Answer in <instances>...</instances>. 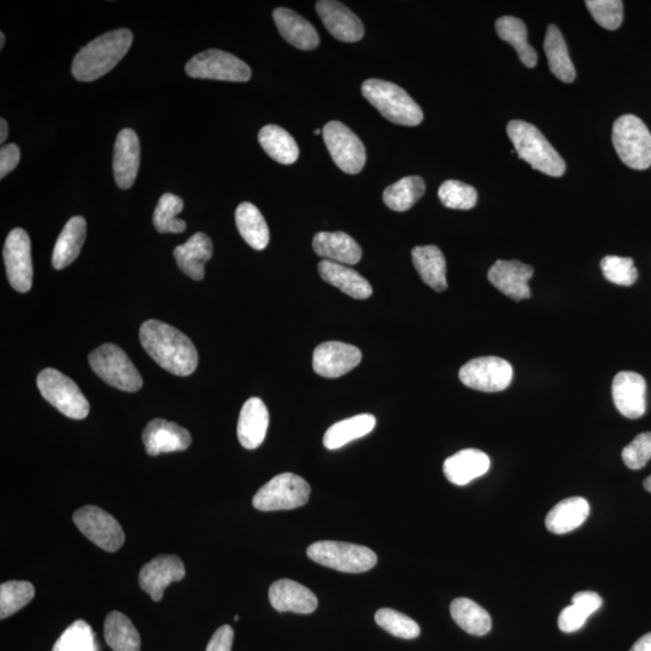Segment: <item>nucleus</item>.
Listing matches in <instances>:
<instances>
[{"instance_id":"obj_1","label":"nucleus","mask_w":651,"mask_h":651,"mask_svg":"<svg viewBox=\"0 0 651 651\" xmlns=\"http://www.w3.org/2000/svg\"><path fill=\"white\" fill-rule=\"evenodd\" d=\"M139 338L146 353L167 372L187 377L196 371V346L178 328L158 320L145 321L140 327Z\"/></svg>"},{"instance_id":"obj_2","label":"nucleus","mask_w":651,"mask_h":651,"mask_svg":"<svg viewBox=\"0 0 651 651\" xmlns=\"http://www.w3.org/2000/svg\"><path fill=\"white\" fill-rule=\"evenodd\" d=\"M133 43V34L128 29L108 32L82 48L75 56L72 73L76 80L91 82L102 78L120 63Z\"/></svg>"},{"instance_id":"obj_3","label":"nucleus","mask_w":651,"mask_h":651,"mask_svg":"<svg viewBox=\"0 0 651 651\" xmlns=\"http://www.w3.org/2000/svg\"><path fill=\"white\" fill-rule=\"evenodd\" d=\"M507 133L516 154L531 167L549 177L560 178L566 172V163L549 140L536 126L529 122L513 120L508 123Z\"/></svg>"},{"instance_id":"obj_4","label":"nucleus","mask_w":651,"mask_h":651,"mask_svg":"<svg viewBox=\"0 0 651 651\" xmlns=\"http://www.w3.org/2000/svg\"><path fill=\"white\" fill-rule=\"evenodd\" d=\"M362 95L387 121L414 127L424 120L421 108L402 87L392 82L369 79L363 82Z\"/></svg>"},{"instance_id":"obj_5","label":"nucleus","mask_w":651,"mask_h":651,"mask_svg":"<svg viewBox=\"0 0 651 651\" xmlns=\"http://www.w3.org/2000/svg\"><path fill=\"white\" fill-rule=\"evenodd\" d=\"M613 145L627 167L645 170L651 167V133L635 115H624L614 122Z\"/></svg>"},{"instance_id":"obj_6","label":"nucleus","mask_w":651,"mask_h":651,"mask_svg":"<svg viewBox=\"0 0 651 651\" xmlns=\"http://www.w3.org/2000/svg\"><path fill=\"white\" fill-rule=\"evenodd\" d=\"M90 366L99 378L125 392H137L143 378L125 351L115 344H103L89 356Z\"/></svg>"},{"instance_id":"obj_7","label":"nucleus","mask_w":651,"mask_h":651,"mask_svg":"<svg viewBox=\"0 0 651 651\" xmlns=\"http://www.w3.org/2000/svg\"><path fill=\"white\" fill-rule=\"evenodd\" d=\"M307 555L319 565L344 573L368 572L378 563L373 550L343 542H316L310 545Z\"/></svg>"},{"instance_id":"obj_8","label":"nucleus","mask_w":651,"mask_h":651,"mask_svg":"<svg viewBox=\"0 0 651 651\" xmlns=\"http://www.w3.org/2000/svg\"><path fill=\"white\" fill-rule=\"evenodd\" d=\"M41 396L58 412L70 419L82 420L90 413V403L74 381L54 368H46L37 378Z\"/></svg>"},{"instance_id":"obj_9","label":"nucleus","mask_w":651,"mask_h":651,"mask_svg":"<svg viewBox=\"0 0 651 651\" xmlns=\"http://www.w3.org/2000/svg\"><path fill=\"white\" fill-rule=\"evenodd\" d=\"M310 491L309 484L299 475L283 473L262 486L252 504L261 512L296 509L306 506Z\"/></svg>"},{"instance_id":"obj_10","label":"nucleus","mask_w":651,"mask_h":651,"mask_svg":"<svg viewBox=\"0 0 651 651\" xmlns=\"http://www.w3.org/2000/svg\"><path fill=\"white\" fill-rule=\"evenodd\" d=\"M186 73L195 79L246 82L251 79V69L230 52L207 50L193 56L186 64Z\"/></svg>"},{"instance_id":"obj_11","label":"nucleus","mask_w":651,"mask_h":651,"mask_svg":"<svg viewBox=\"0 0 651 651\" xmlns=\"http://www.w3.org/2000/svg\"><path fill=\"white\" fill-rule=\"evenodd\" d=\"M325 144L334 163L346 174H359L366 166V149L361 139L339 121L328 122L322 129Z\"/></svg>"},{"instance_id":"obj_12","label":"nucleus","mask_w":651,"mask_h":651,"mask_svg":"<svg viewBox=\"0 0 651 651\" xmlns=\"http://www.w3.org/2000/svg\"><path fill=\"white\" fill-rule=\"evenodd\" d=\"M73 521L79 531L97 547L115 553L125 543V532L114 516L96 506L76 510Z\"/></svg>"},{"instance_id":"obj_13","label":"nucleus","mask_w":651,"mask_h":651,"mask_svg":"<svg viewBox=\"0 0 651 651\" xmlns=\"http://www.w3.org/2000/svg\"><path fill=\"white\" fill-rule=\"evenodd\" d=\"M460 380L469 389L482 392H501L513 380V367L496 356L478 357L460 369Z\"/></svg>"},{"instance_id":"obj_14","label":"nucleus","mask_w":651,"mask_h":651,"mask_svg":"<svg viewBox=\"0 0 651 651\" xmlns=\"http://www.w3.org/2000/svg\"><path fill=\"white\" fill-rule=\"evenodd\" d=\"M4 262L8 280L17 292H28L33 283L31 238L22 228L9 233L4 245Z\"/></svg>"},{"instance_id":"obj_15","label":"nucleus","mask_w":651,"mask_h":651,"mask_svg":"<svg viewBox=\"0 0 651 651\" xmlns=\"http://www.w3.org/2000/svg\"><path fill=\"white\" fill-rule=\"evenodd\" d=\"M185 574V565L179 556L160 555L142 568L139 573V585L152 600L160 602L164 590L170 584L183 580Z\"/></svg>"},{"instance_id":"obj_16","label":"nucleus","mask_w":651,"mask_h":651,"mask_svg":"<svg viewBox=\"0 0 651 651\" xmlns=\"http://www.w3.org/2000/svg\"><path fill=\"white\" fill-rule=\"evenodd\" d=\"M362 353L354 345L340 342L322 343L314 350L313 368L324 378H339L360 365Z\"/></svg>"},{"instance_id":"obj_17","label":"nucleus","mask_w":651,"mask_h":651,"mask_svg":"<svg viewBox=\"0 0 651 651\" xmlns=\"http://www.w3.org/2000/svg\"><path fill=\"white\" fill-rule=\"evenodd\" d=\"M615 407L625 418L636 420L647 412V381L635 372H620L612 385Z\"/></svg>"},{"instance_id":"obj_18","label":"nucleus","mask_w":651,"mask_h":651,"mask_svg":"<svg viewBox=\"0 0 651 651\" xmlns=\"http://www.w3.org/2000/svg\"><path fill=\"white\" fill-rule=\"evenodd\" d=\"M533 272V268L523 262L498 260L490 268L488 278L503 295L520 302L531 297L529 281Z\"/></svg>"},{"instance_id":"obj_19","label":"nucleus","mask_w":651,"mask_h":651,"mask_svg":"<svg viewBox=\"0 0 651 651\" xmlns=\"http://www.w3.org/2000/svg\"><path fill=\"white\" fill-rule=\"evenodd\" d=\"M142 437L146 453L150 456L184 451L192 443L191 434L186 428L163 419L150 421Z\"/></svg>"},{"instance_id":"obj_20","label":"nucleus","mask_w":651,"mask_h":651,"mask_svg":"<svg viewBox=\"0 0 651 651\" xmlns=\"http://www.w3.org/2000/svg\"><path fill=\"white\" fill-rule=\"evenodd\" d=\"M316 11L327 31L344 43H357L365 35L359 17L336 0H320L316 3Z\"/></svg>"},{"instance_id":"obj_21","label":"nucleus","mask_w":651,"mask_h":651,"mask_svg":"<svg viewBox=\"0 0 651 651\" xmlns=\"http://www.w3.org/2000/svg\"><path fill=\"white\" fill-rule=\"evenodd\" d=\"M140 164V144L137 133L125 128L117 134L114 146V175L117 186L131 189L137 179Z\"/></svg>"},{"instance_id":"obj_22","label":"nucleus","mask_w":651,"mask_h":651,"mask_svg":"<svg viewBox=\"0 0 651 651\" xmlns=\"http://www.w3.org/2000/svg\"><path fill=\"white\" fill-rule=\"evenodd\" d=\"M269 601L275 611L312 614L318 608V598L306 586L290 579H281L269 589Z\"/></svg>"},{"instance_id":"obj_23","label":"nucleus","mask_w":651,"mask_h":651,"mask_svg":"<svg viewBox=\"0 0 651 651\" xmlns=\"http://www.w3.org/2000/svg\"><path fill=\"white\" fill-rule=\"evenodd\" d=\"M269 426V413L260 398L252 397L244 403L238 421V439L243 448L255 450L265 442Z\"/></svg>"},{"instance_id":"obj_24","label":"nucleus","mask_w":651,"mask_h":651,"mask_svg":"<svg viewBox=\"0 0 651 651\" xmlns=\"http://www.w3.org/2000/svg\"><path fill=\"white\" fill-rule=\"evenodd\" d=\"M273 19L278 31L287 43L303 51H312L318 48L320 38L312 23L304 19L295 11L287 8L274 10Z\"/></svg>"},{"instance_id":"obj_25","label":"nucleus","mask_w":651,"mask_h":651,"mask_svg":"<svg viewBox=\"0 0 651 651\" xmlns=\"http://www.w3.org/2000/svg\"><path fill=\"white\" fill-rule=\"evenodd\" d=\"M490 457L478 449H465L444 462L443 471L451 484L463 486L489 472Z\"/></svg>"},{"instance_id":"obj_26","label":"nucleus","mask_w":651,"mask_h":651,"mask_svg":"<svg viewBox=\"0 0 651 651\" xmlns=\"http://www.w3.org/2000/svg\"><path fill=\"white\" fill-rule=\"evenodd\" d=\"M313 249L324 260L340 265H357L362 249L354 238L344 232H320L313 239Z\"/></svg>"},{"instance_id":"obj_27","label":"nucleus","mask_w":651,"mask_h":651,"mask_svg":"<svg viewBox=\"0 0 651 651\" xmlns=\"http://www.w3.org/2000/svg\"><path fill=\"white\" fill-rule=\"evenodd\" d=\"M178 267L193 280L204 279V266L213 256V243L207 234L196 233L173 252Z\"/></svg>"},{"instance_id":"obj_28","label":"nucleus","mask_w":651,"mask_h":651,"mask_svg":"<svg viewBox=\"0 0 651 651\" xmlns=\"http://www.w3.org/2000/svg\"><path fill=\"white\" fill-rule=\"evenodd\" d=\"M412 256L414 267L426 285L437 292L448 289L447 262L438 246H416Z\"/></svg>"},{"instance_id":"obj_29","label":"nucleus","mask_w":651,"mask_h":651,"mask_svg":"<svg viewBox=\"0 0 651 651\" xmlns=\"http://www.w3.org/2000/svg\"><path fill=\"white\" fill-rule=\"evenodd\" d=\"M319 273L326 283L337 287L345 295L355 299H367L372 296L371 284L353 268L340 265V263L322 260L319 263Z\"/></svg>"},{"instance_id":"obj_30","label":"nucleus","mask_w":651,"mask_h":651,"mask_svg":"<svg viewBox=\"0 0 651 651\" xmlns=\"http://www.w3.org/2000/svg\"><path fill=\"white\" fill-rule=\"evenodd\" d=\"M590 504L583 497H571L557 503L545 519V526L555 535L577 530L589 518Z\"/></svg>"},{"instance_id":"obj_31","label":"nucleus","mask_w":651,"mask_h":651,"mask_svg":"<svg viewBox=\"0 0 651 651\" xmlns=\"http://www.w3.org/2000/svg\"><path fill=\"white\" fill-rule=\"evenodd\" d=\"M86 230V221L82 216H74L67 222L52 252V266L55 269L60 271L67 268L78 258L85 243Z\"/></svg>"},{"instance_id":"obj_32","label":"nucleus","mask_w":651,"mask_h":651,"mask_svg":"<svg viewBox=\"0 0 651 651\" xmlns=\"http://www.w3.org/2000/svg\"><path fill=\"white\" fill-rule=\"evenodd\" d=\"M544 51L548 58L549 68L557 79L565 84H572L577 78L576 68L571 61L568 48L559 28L549 25L544 39Z\"/></svg>"},{"instance_id":"obj_33","label":"nucleus","mask_w":651,"mask_h":651,"mask_svg":"<svg viewBox=\"0 0 651 651\" xmlns=\"http://www.w3.org/2000/svg\"><path fill=\"white\" fill-rule=\"evenodd\" d=\"M377 419L372 414H360L334 424L325 433L324 445L328 450H337L371 433Z\"/></svg>"},{"instance_id":"obj_34","label":"nucleus","mask_w":651,"mask_h":651,"mask_svg":"<svg viewBox=\"0 0 651 651\" xmlns=\"http://www.w3.org/2000/svg\"><path fill=\"white\" fill-rule=\"evenodd\" d=\"M236 224L240 236L252 249L265 250L269 244V228L265 217L254 204L244 202L236 210Z\"/></svg>"},{"instance_id":"obj_35","label":"nucleus","mask_w":651,"mask_h":651,"mask_svg":"<svg viewBox=\"0 0 651 651\" xmlns=\"http://www.w3.org/2000/svg\"><path fill=\"white\" fill-rule=\"evenodd\" d=\"M496 32L498 37L513 46L525 67L537 66V52L527 40V28L523 20L513 16H503L496 21Z\"/></svg>"},{"instance_id":"obj_36","label":"nucleus","mask_w":651,"mask_h":651,"mask_svg":"<svg viewBox=\"0 0 651 651\" xmlns=\"http://www.w3.org/2000/svg\"><path fill=\"white\" fill-rule=\"evenodd\" d=\"M451 617L463 631L473 636H485L491 631L490 614L469 598L460 597L451 603Z\"/></svg>"},{"instance_id":"obj_37","label":"nucleus","mask_w":651,"mask_h":651,"mask_svg":"<svg viewBox=\"0 0 651 651\" xmlns=\"http://www.w3.org/2000/svg\"><path fill=\"white\" fill-rule=\"evenodd\" d=\"M258 142L269 157L281 164H293L298 160L299 149L295 138L277 125H268L258 133Z\"/></svg>"},{"instance_id":"obj_38","label":"nucleus","mask_w":651,"mask_h":651,"mask_svg":"<svg viewBox=\"0 0 651 651\" xmlns=\"http://www.w3.org/2000/svg\"><path fill=\"white\" fill-rule=\"evenodd\" d=\"M105 642L114 651H140L142 638L131 620L120 612H111L104 623Z\"/></svg>"},{"instance_id":"obj_39","label":"nucleus","mask_w":651,"mask_h":651,"mask_svg":"<svg viewBox=\"0 0 651 651\" xmlns=\"http://www.w3.org/2000/svg\"><path fill=\"white\" fill-rule=\"evenodd\" d=\"M425 181L420 177H406L390 185L384 191L383 199L387 207L394 211H407L425 195Z\"/></svg>"},{"instance_id":"obj_40","label":"nucleus","mask_w":651,"mask_h":651,"mask_svg":"<svg viewBox=\"0 0 651 651\" xmlns=\"http://www.w3.org/2000/svg\"><path fill=\"white\" fill-rule=\"evenodd\" d=\"M184 209V202L173 193H166L158 201L154 213V226L160 233H183L186 222L177 219L178 214Z\"/></svg>"},{"instance_id":"obj_41","label":"nucleus","mask_w":651,"mask_h":651,"mask_svg":"<svg viewBox=\"0 0 651 651\" xmlns=\"http://www.w3.org/2000/svg\"><path fill=\"white\" fill-rule=\"evenodd\" d=\"M35 596L33 584L7 582L0 586V619L4 620L21 611Z\"/></svg>"},{"instance_id":"obj_42","label":"nucleus","mask_w":651,"mask_h":651,"mask_svg":"<svg viewBox=\"0 0 651 651\" xmlns=\"http://www.w3.org/2000/svg\"><path fill=\"white\" fill-rule=\"evenodd\" d=\"M96 635L84 620L75 621L64 631L52 651H96Z\"/></svg>"},{"instance_id":"obj_43","label":"nucleus","mask_w":651,"mask_h":651,"mask_svg":"<svg viewBox=\"0 0 651 651\" xmlns=\"http://www.w3.org/2000/svg\"><path fill=\"white\" fill-rule=\"evenodd\" d=\"M438 197L444 207L455 210H471L478 202L477 190L457 180L445 181L439 187Z\"/></svg>"},{"instance_id":"obj_44","label":"nucleus","mask_w":651,"mask_h":651,"mask_svg":"<svg viewBox=\"0 0 651 651\" xmlns=\"http://www.w3.org/2000/svg\"><path fill=\"white\" fill-rule=\"evenodd\" d=\"M375 623L392 636L403 639H414L420 635V626L412 618L394 609L383 608L375 613Z\"/></svg>"},{"instance_id":"obj_45","label":"nucleus","mask_w":651,"mask_h":651,"mask_svg":"<svg viewBox=\"0 0 651 651\" xmlns=\"http://www.w3.org/2000/svg\"><path fill=\"white\" fill-rule=\"evenodd\" d=\"M601 269L609 283L631 286L638 279V272L630 257L606 256L601 261Z\"/></svg>"},{"instance_id":"obj_46","label":"nucleus","mask_w":651,"mask_h":651,"mask_svg":"<svg viewBox=\"0 0 651 651\" xmlns=\"http://www.w3.org/2000/svg\"><path fill=\"white\" fill-rule=\"evenodd\" d=\"M585 4L598 25L608 31L620 28L624 21V3L620 0H588Z\"/></svg>"},{"instance_id":"obj_47","label":"nucleus","mask_w":651,"mask_h":651,"mask_svg":"<svg viewBox=\"0 0 651 651\" xmlns=\"http://www.w3.org/2000/svg\"><path fill=\"white\" fill-rule=\"evenodd\" d=\"M623 461L632 471H639L647 466L651 459V432H643L624 448Z\"/></svg>"},{"instance_id":"obj_48","label":"nucleus","mask_w":651,"mask_h":651,"mask_svg":"<svg viewBox=\"0 0 651 651\" xmlns=\"http://www.w3.org/2000/svg\"><path fill=\"white\" fill-rule=\"evenodd\" d=\"M589 617L574 604L566 607L560 614L559 627L562 632L573 633L582 629Z\"/></svg>"},{"instance_id":"obj_49","label":"nucleus","mask_w":651,"mask_h":651,"mask_svg":"<svg viewBox=\"0 0 651 651\" xmlns=\"http://www.w3.org/2000/svg\"><path fill=\"white\" fill-rule=\"evenodd\" d=\"M21 151L16 144L3 145L0 149V178L4 179L5 175L13 172L19 164Z\"/></svg>"},{"instance_id":"obj_50","label":"nucleus","mask_w":651,"mask_h":651,"mask_svg":"<svg viewBox=\"0 0 651 651\" xmlns=\"http://www.w3.org/2000/svg\"><path fill=\"white\" fill-rule=\"evenodd\" d=\"M572 604L578 607L586 617H590L601 608L602 598L596 592L583 591L573 596Z\"/></svg>"},{"instance_id":"obj_51","label":"nucleus","mask_w":651,"mask_h":651,"mask_svg":"<svg viewBox=\"0 0 651 651\" xmlns=\"http://www.w3.org/2000/svg\"><path fill=\"white\" fill-rule=\"evenodd\" d=\"M234 631L231 626L224 625L214 633L208 643L207 651H231Z\"/></svg>"},{"instance_id":"obj_52","label":"nucleus","mask_w":651,"mask_h":651,"mask_svg":"<svg viewBox=\"0 0 651 651\" xmlns=\"http://www.w3.org/2000/svg\"><path fill=\"white\" fill-rule=\"evenodd\" d=\"M630 651H651V632L639 638Z\"/></svg>"},{"instance_id":"obj_53","label":"nucleus","mask_w":651,"mask_h":651,"mask_svg":"<svg viewBox=\"0 0 651 651\" xmlns=\"http://www.w3.org/2000/svg\"><path fill=\"white\" fill-rule=\"evenodd\" d=\"M0 143L4 144L8 138V123L4 119L0 120Z\"/></svg>"},{"instance_id":"obj_54","label":"nucleus","mask_w":651,"mask_h":651,"mask_svg":"<svg viewBox=\"0 0 651 651\" xmlns=\"http://www.w3.org/2000/svg\"><path fill=\"white\" fill-rule=\"evenodd\" d=\"M643 485H644V489L650 492L651 494V475H649V477L644 480Z\"/></svg>"},{"instance_id":"obj_55","label":"nucleus","mask_w":651,"mask_h":651,"mask_svg":"<svg viewBox=\"0 0 651 651\" xmlns=\"http://www.w3.org/2000/svg\"><path fill=\"white\" fill-rule=\"evenodd\" d=\"M5 45V34L2 32L0 33V49H4Z\"/></svg>"},{"instance_id":"obj_56","label":"nucleus","mask_w":651,"mask_h":651,"mask_svg":"<svg viewBox=\"0 0 651 651\" xmlns=\"http://www.w3.org/2000/svg\"><path fill=\"white\" fill-rule=\"evenodd\" d=\"M321 133H322L321 129H316L315 131L316 136H320Z\"/></svg>"},{"instance_id":"obj_57","label":"nucleus","mask_w":651,"mask_h":651,"mask_svg":"<svg viewBox=\"0 0 651 651\" xmlns=\"http://www.w3.org/2000/svg\"><path fill=\"white\" fill-rule=\"evenodd\" d=\"M234 620H236V621H238V620H239V617H238V615H236V617H234Z\"/></svg>"}]
</instances>
